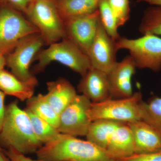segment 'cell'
Segmentation results:
<instances>
[{"mask_svg": "<svg viewBox=\"0 0 161 161\" xmlns=\"http://www.w3.org/2000/svg\"><path fill=\"white\" fill-rule=\"evenodd\" d=\"M6 6H9L6 0H0V7Z\"/></svg>", "mask_w": 161, "mask_h": 161, "instance_id": "d6a6232c", "label": "cell"}, {"mask_svg": "<svg viewBox=\"0 0 161 161\" xmlns=\"http://www.w3.org/2000/svg\"><path fill=\"white\" fill-rule=\"evenodd\" d=\"M46 49L40 50L34 60L38 63L34 67L35 73L43 71L52 62H59L80 74L82 77L91 68L87 55L68 38L52 43Z\"/></svg>", "mask_w": 161, "mask_h": 161, "instance_id": "3957f363", "label": "cell"}, {"mask_svg": "<svg viewBox=\"0 0 161 161\" xmlns=\"http://www.w3.org/2000/svg\"><path fill=\"white\" fill-rule=\"evenodd\" d=\"M92 103L84 95H76L59 115V132L75 137L86 136L92 123L88 115Z\"/></svg>", "mask_w": 161, "mask_h": 161, "instance_id": "9c48e42d", "label": "cell"}, {"mask_svg": "<svg viewBox=\"0 0 161 161\" xmlns=\"http://www.w3.org/2000/svg\"><path fill=\"white\" fill-rule=\"evenodd\" d=\"M8 5L14 9L23 12L26 14L33 0H6Z\"/></svg>", "mask_w": 161, "mask_h": 161, "instance_id": "83f0119b", "label": "cell"}, {"mask_svg": "<svg viewBox=\"0 0 161 161\" xmlns=\"http://www.w3.org/2000/svg\"><path fill=\"white\" fill-rule=\"evenodd\" d=\"M138 30L143 35L161 36V6H151L145 10Z\"/></svg>", "mask_w": 161, "mask_h": 161, "instance_id": "7402d4cb", "label": "cell"}, {"mask_svg": "<svg viewBox=\"0 0 161 161\" xmlns=\"http://www.w3.org/2000/svg\"><path fill=\"white\" fill-rule=\"evenodd\" d=\"M141 119L161 135V96L154 97L148 102L141 101L139 105Z\"/></svg>", "mask_w": 161, "mask_h": 161, "instance_id": "44dd1931", "label": "cell"}, {"mask_svg": "<svg viewBox=\"0 0 161 161\" xmlns=\"http://www.w3.org/2000/svg\"><path fill=\"white\" fill-rule=\"evenodd\" d=\"M45 44V41L39 32L23 38L13 51L6 55V66L20 80H30L35 77L30 71L31 64Z\"/></svg>", "mask_w": 161, "mask_h": 161, "instance_id": "ba28073f", "label": "cell"}, {"mask_svg": "<svg viewBox=\"0 0 161 161\" xmlns=\"http://www.w3.org/2000/svg\"><path fill=\"white\" fill-rule=\"evenodd\" d=\"M36 153L38 159L43 161H119L107 150L87 140L62 133Z\"/></svg>", "mask_w": 161, "mask_h": 161, "instance_id": "7a4b0ae2", "label": "cell"}, {"mask_svg": "<svg viewBox=\"0 0 161 161\" xmlns=\"http://www.w3.org/2000/svg\"><path fill=\"white\" fill-rule=\"evenodd\" d=\"M100 0H58L57 7L64 20L91 14L98 9Z\"/></svg>", "mask_w": 161, "mask_h": 161, "instance_id": "d6986e66", "label": "cell"}, {"mask_svg": "<svg viewBox=\"0 0 161 161\" xmlns=\"http://www.w3.org/2000/svg\"><path fill=\"white\" fill-rule=\"evenodd\" d=\"M0 161H12L6 155L3 149L0 150Z\"/></svg>", "mask_w": 161, "mask_h": 161, "instance_id": "1f68e13d", "label": "cell"}, {"mask_svg": "<svg viewBox=\"0 0 161 161\" xmlns=\"http://www.w3.org/2000/svg\"><path fill=\"white\" fill-rule=\"evenodd\" d=\"M122 123L106 119L92 121L86 136L87 140L106 150L112 134Z\"/></svg>", "mask_w": 161, "mask_h": 161, "instance_id": "ac0fdd59", "label": "cell"}, {"mask_svg": "<svg viewBox=\"0 0 161 161\" xmlns=\"http://www.w3.org/2000/svg\"><path fill=\"white\" fill-rule=\"evenodd\" d=\"M142 100V93L137 92L129 98H111L101 102L92 103L89 117L92 122L106 119L127 123L142 119L139 105Z\"/></svg>", "mask_w": 161, "mask_h": 161, "instance_id": "8992f818", "label": "cell"}, {"mask_svg": "<svg viewBox=\"0 0 161 161\" xmlns=\"http://www.w3.org/2000/svg\"><path fill=\"white\" fill-rule=\"evenodd\" d=\"M37 32L38 29L15 9L9 6L0 7V52L5 56L23 38Z\"/></svg>", "mask_w": 161, "mask_h": 161, "instance_id": "52a82bcc", "label": "cell"}, {"mask_svg": "<svg viewBox=\"0 0 161 161\" xmlns=\"http://www.w3.org/2000/svg\"><path fill=\"white\" fill-rule=\"evenodd\" d=\"M107 151L115 158H125L134 154L133 135L126 123H122L112 134Z\"/></svg>", "mask_w": 161, "mask_h": 161, "instance_id": "e0dca14e", "label": "cell"}, {"mask_svg": "<svg viewBox=\"0 0 161 161\" xmlns=\"http://www.w3.org/2000/svg\"><path fill=\"white\" fill-rule=\"evenodd\" d=\"M25 110L30 119L35 135L43 144V146L57 138L60 133L58 131V128L52 125L46 121L38 117L28 110Z\"/></svg>", "mask_w": 161, "mask_h": 161, "instance_id": "603a6c76", "label": "cell"}, {"mask_svg": "<svg viewBox=\"0 0 161 161\" xmlns=\"http://www.w3.org/2000/svg\"><path fill=\"white\" fill-rule=\"evenodd\" d=\"M43 146L35 135L27 112L20 108L17 101L9 104L0 131V147L14 148L26 155L36 153Z\"/></svg>", "mask_w": 161, "mask_h": 161, "instance_id": "6da1fadb", "label": "cell"}, {"mask_svg": "<svg viewBox=\"0 0 161 161\" xmlns=\"http://www.w3.org/2000/svg\"><path fill=\"white\" fill-rule=\"evenodd\" d=\"M6 94L0 90V131L3 125L4 116H5L6 107L5 106V100Z\"/></svg>", "mask_w": 161, "mask_h": 161, "instance_id": "f1b7e54d", "label": "cell"}, {"mask_svg": "<svg viewBox=\"0 0 161 161\" xmlns=\"http://www.w3.org/2000/svg\"><path fill=\"white\" fill-rule=\"evenodd\" d=\"M47 94L45 98L60 115L78 95L74 86L65 78H60L47 82Z\"/></svg>", "mask_w": 161, "mask_h": 161, "instance_id": "9a60e30c", "label": "cell"}, {"mask_svg": "<svg viewBox=\"0 0 161 161\" xmlns=\"http://www.w3.org/2000/svg\"><path fill=\"white\" fill-rule=\"evenodd\" d=\"M37 84L36 77L23 81L5 69L0 71V90L6 95L14 96L22 101L28 100L33 96Z\"/></svg>", "mask_w": 161, "mask_h": 161, "instance_id": "2e32d148", "label": "cell"}, {"mask_svg": "<svg viewBox=\"0 0 161 161\" xmlns=\"http://www.w3.org/2000/svg\"><path fill=\"white\" fill-rule=\"evenodd\" d=\"M119 161H161V150L145 154H133L128 157L119 159Z\"/></svg>", "mask_w": 161, "mask_h": 161, "instance_id": "484cf974", "label": "cell"}, {"mask_svg": "<svg viewBox=\"0 0 161 161\" xmlns=\"http://www.w3.org/2000/svg\"><path fill=\"white\" fill-rule=\"evenodd\" d=\"M132 131L134 153L145 154L161 150V135L146 122L139 119L127 123Z\"/></svg>", "mask_w": 161, "mask_h": 161, "instance_id": "5bb4252c", "label": "cell"}, {"mask_svg": "<svg viewBox=\"0 0 161 161\" xmlns=\"http://www.w3.org/2000/svg\"><path fill=\"white\" fill-rule=\"evenodd\" d=\"M98 10L101 23L108 34L116 42L121 36L119 33V27L115 14L108 3V0H100Z\"/></svg>", "mask_w": 161, "mask_h": 161, "instance_id": "cb8c5ba5", "label": "cell"}, {"mask_svg": "<svg viewBox=\"0 0 161 161\" xmlns=\"http://www.w3.org/2000/svg\"><path fill=\"white\" fill-rule=\"evenodd\" d=\"M138 2L148 3L150 6H161V0H138Z\"/></svg>", "mask_w": 161, "mask_h": 161, "instance_id": "f546056e", "label": "cell"}, {"mask_svg": "<svg viewBox=\"0 0 161 161\" xmlns=\"http://www.w3.org/2000/svg\"><path fill=\"white\" fill-rule=\"evenodd\" d=\"M117 51L126 50L136 68L153 72L161 69V38L155 35H144L136 39L121 37L115 42Z\"/></svg>", "mask_w": 161, "mask_h": 161, "instance_id": "5b68a950", "label": "cell"}, {"mask_svg": "<svg viewBox=\"0 0 161 161\" xmlns=\"http://www.w3.org/2000/svg\"><path fill=\"white\" fill-rule=\"evenodd\" d=\"M117 52L115 41L108 34L100 20L96 36L87 53L91 66L107 75L117 63Z\"/></svg>", "mask_w": 161, "mask_h": 161, "instance_id": "8fae6325", "label": "cell"}, {"mask_svg": "<svg viewBox=\"0 0 161 161\" xmlns=\"http://www.w3.org/2000/svg\"><path fill=\"white\" fill-rule=\"evenodd\" d=\"M78 90L93 103L111 98L107 75L91 67L78 84Z\"/></svg>", "mask_w": 161, "mask_h": 161, "instance_id": "4fadbf2b", "label": "cell"}, {"mask_svg": "<svg viewBox=\"0 0 161 161\" xmlns=\"http://www.w3.org/2000/svg\"><path fill=\"white\" fill-rule=\"evenodd\" d=\"M136 67L130 56L117 62L113 69L107 74L111 98H129L133 94L132 79Z\"/></svg>", "mask_w": 161, "mask_h": 161, "instance_id": "7c38bea8", "label": "cell"}, {"mask_svg": "<svg viewBox=\"0 0 161 161\" xmlns=\"http://www.w3.org/2000/svg\"><path fill=\"white\" fill-rule=\"evenodd\" d=\"M5 66H6V56L0 52V71L4 69Z\"/></svg>", "mask_w": 161, "mask_h": 161, "instance_id": "4dcf8cb0", "label": "cell"}, {"mask_svg": "<svg viewBox=\"0 0 161 161\" xmlns=\"http://www.w3.org/2000/svg\"><path fill=\"white\" fill-rule=\"evenodd\" d=\"M115 14L119 28L127 23L130 17L129 0H108Z\"/></svg>", "mask_w": 161, "mask_h": 161, "instance_id": "d4e9b609", "label": "cell"}, {"mask_svg": "<svg viewBox=\"0 0 161 161\" xmlns=\"http://www.w3.org/2000/svg\"><path fill=\"white\" fill-rule=\"evenodd\" d=\"M4 151L6 155L12 161H43L39 159H32L14 148H9L7 150H4Z\"/></svg>", "mask_w": 161, "mask_h": 161, "instance_id": "4316f807", "label": "cell"}, {"mask_svg": "<svg viewBox=\"0 0 161 161\" xmlns=\"http://www.w3.org/2000/svg\"><path fill=\"white\" fill-rule=\"evenodd\" d=\"M26 14L43 37L45 44L50 45L66 38L56 0H33Z\"/></svg>", "mask_w": 161, "mask_h": 161, "instance_id": "277c9868", "label": "cell"}, {"mask_svg": "<svg viewBox=\"0 0 161 161\" xmlns=\"http://www.w3.org/2000/svg\"><path fill=\"white\" fill-rule=\"evenodd\" d=\"M3 149V148H2L1 147H0V150H1V149Z\"/></svg>", "mask_w": 161, "mask_h": 161, "instance_id": "836d02e7", "label": "cell"}, {"mask_svg": "<svg viewBox=\"0 0 161 161\" xmlns=\"http://www.w3.org/2000/svg\"><path fill=\"white\" fill-rule=\"evenodd\" d=\"M25 109L46 121L58 129L59 115L46 100L44 95L39 94L36 96L33 95L27 100Z\"/></svg>", "mask_w": 161, "mask_h": 161, "instance_id": "ffe728a7", "label": "cell"}, {"mask_svg": "<svg viewBox=\"0 0 161 161\" xmlns=\"http://www.w3.org/2000/svg\"><path fill=\"white\" fill-rule=\"evenodd\" d=\"M63 22L66 38L87 55L100 22L98 9L91 14L71 18Z\"/></svg>", "mask_w": 161, "mask_h": 161, "instance_id": "30bf717a", "label": "cell"}]
</instances>
